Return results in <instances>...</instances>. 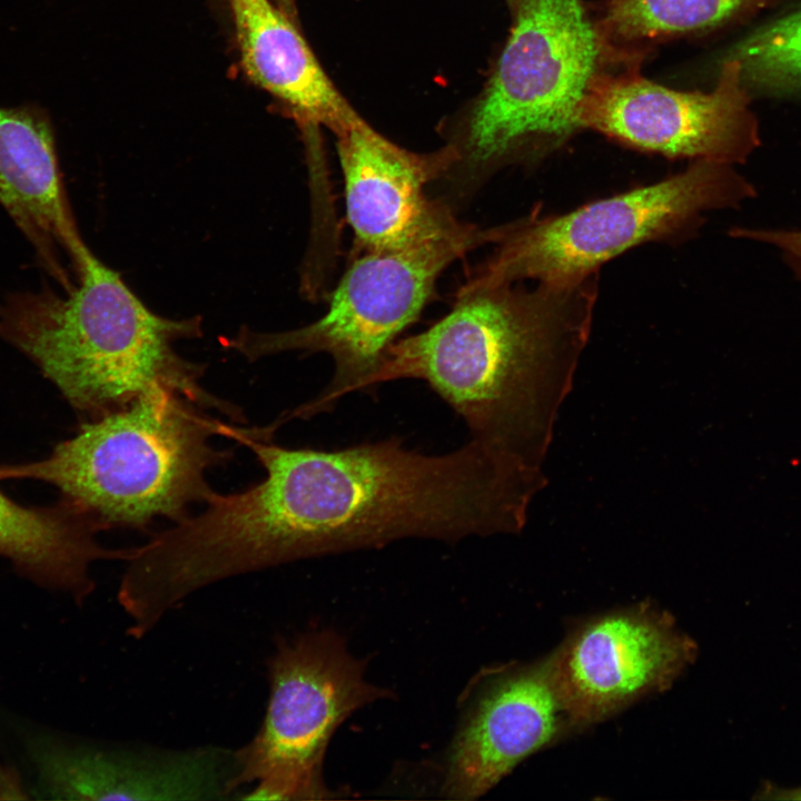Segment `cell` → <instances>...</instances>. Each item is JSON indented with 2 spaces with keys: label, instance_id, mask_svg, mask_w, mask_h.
Listing matches in <instances>:
<instances>
[{
  "label": "cell",
  "instance_id": "obj_1",
  "mask_svg": "<svg viewBox=\"0 0 801 801\" xmlns=\"http://www.w3.org/2000/svg\"><path fill=\"white\" fill-rule=\"evenodd\" d=\"M239 444L265 477L240 492L215 491L178 528L184 560L206 585L404 538L516 533L538 490L532 474L473 439L437 455L398 437L335 451L256 436Z\"/></svg>",
  "mask_w": 801,
  "mask_h": 801
},
{
  "label": "cell",
  "instance_id": "obj_2",
  "mask_svg": "<svg viewBox=\"0 0 801 801\" xmlns=\"http://www.w3.org/2000/svg\"><path fill=\"white\" fill-rule=\"evenodd\" d=\"M536 283L471 277L444 317L388 348L376 385L424 380L464 419L471 439L542 474L556 411L589 339L597 275Z\"/></svg>",
  "mask_w": 801,
  "mask_h": 801
},
{
  "label": "cell",
  "instance_id": "obj_3",
  "mask_svg": "<svg viewBox=\"0 0 801 801\" xmlns=\"http://www.w3.org/2000/svg\"><path fill=\"white\" fill-rule=\"evenodd\" d=\"M200 334L199 319L152 313L93 254L62 295L42 286L0 300V338L28 357L89 421L165 388L247 424L239 406L201 385L206 366L175 350L176 342Z\"/></svg>",
  "mask_w": 801,
  "mask_h": 801
},
{
  "label": "cell",
  "instance_id": "obj_4",
  "mask_svg": "<svg viewBox=\"0 0 801 801\" xmlns=\"http://www.w3.org/2000/svg\"><path fill=\"white\" fill-rule=\"evenodd\" d=\"M253 431L210 416L175 392L157 388L127 407L79 426L43 459L0 466L2 479H36L86 508L108 527L145 530L165 517L177 523L215 492L206 473L228 464L235 442Z\"/></svg>",
  "mask_w": 801,
  "mask_h": 801
},
{
  "label": "cell",
  "instance_id": "obj_5",
  "mask_svg": "<svg viewBox=\"0 0 801 801\" xmlns=\"http://www.w3.org/2000/svg\"><path fill=\"white\" fill-rule=\"evenodd\" d=\"M511 29L462 134L443 182L471 200L502 168L536 161L581 128L580 102L610 69L594 18L582 0H504Z\"/></svg>",
  "mask_w": 801,
  "mask_h": 801
},
{
  "label": "cell",
  "instance_id": "obj_6",
  "mask_svg": "<svg viewBox=\"0 0 801 801\" xmlns=\"http://www.w3.org/2000/svg\"><path fill=\"white\" fill-rule=\"evenodd\" d=\"M512 226L459 221L402 248L364 250L346 268L317 320L277 333L241 330L227 346L249 360L289 350L329 354L335 368L328 385L283 418L329 411L343 396L376 386L388 348L416 322L442 273L467 253L498 244Z\"/></svg>",
  "mask_w": 801,
  "mask_h": 801
},
{
  "label": "cell",
  "instance_id": "obj_7",
  "mask_svg": "<svg viewBox=\"0 0 801 801\" xmlns=\"http://www.w3.org/2000/svg\"><path fill=\"white\" fill-rule=\"evenodd\" d=\"M754 195L733 165L695 160L678 175L570 212L534 211L516 220L472 277L504 283L583 277L634 246L694 231L704 214Z\"/></svg>",
  "mask_w": 801,
  "mask_h": 801
},
{
  "label": "cell",
  "instance_id": "obj_8",
  "mask_svg": "<svg viewBox=\"0 0 801 801\" xmlns=\"http://www.w3.org/2000/svg\"><path fill=\"white\" fill-rule=\"evenodd\" d=\"M267 668L265 716L254 738L235 749L237 799L337 798L323 777L333 734L354 712L390 692L366 679V661L329 630L280 641Z\"/></svg>",
  "mask_w": 801,
  "mask_h": 801
},
{
  "label": "cell",
  "instance_id": "obj_9",
  "mask_svg": "<svg viewBox=\"0 0 801 801\" xmlns=\"http://www.w3.org/2000/svg\"><path fill=\"white\" fill-rule=\"evenodd\" d=\"M642 63L604 69L580 102L581 128L666 157L744 162L760 145L751 92L740 63L724 58L710 91H682L656 83Z\"/></svg>",
  "mask_w": 801,
  "mask_h": 801
},
{
  "label": "cell",
  "instance_id": "obj_10",
  "mask_svg": "<svg viewBox=\"0 0 801 801\" xmlns=\"http://www.w3.org/2000/svg\"><path fill=\"white\" fill-rule=\"evenodd\" d=\"M573 730L551 654L483 669L461 695L441 792L447 799H477Z\"/></svg>",
  "mask_w": 801,
  "mask_h": 801
},
{
  "label": "cell",
  "instance_id": "obj_11",
  "mask_svg": "<svg viewBox=\"0 0 801 801\" xmlns=\"http://www.w3.org/2000/svg\"><path fill=\"white\" fill-rule=\"evenodd\" d=\"M696 652L669 613L639 604L589 619L551 656L565 705L581 730L668 690Z\"/></svg>",
  "mask_w": 801,
  "mask_h": 801
},
{
  "label": "cell",
  "instance_id": "obj_12",
  "mask_svg": "<svg viewBox=\"0 0 801 801\" xmlns=\"http://www.w3.org/2000/svg\"><path fill=\"white\" fill-rule=\"evenodd\" d=\"M39 790L63 800L208 801L237 799L235 749L98 744L46 732L23 738Z\"/></svg>",
  "mask_w": 801,
  "mask_h": 801
},
{
  "label": "cell",
  "instance_id": "obj_13",
  "mask_svg": "<svg viewBox=\"0 0 801 801\" xmlns=\"http://www.w3.org/2000/svg\"><path fill=\"white\" fill-rule=\"evenodd\" d=\"M335 136L346 216L360 251L402 248L461 221L428 192L457 158L452 145L414 152L385 138L360 116Z\"/></svg>",
  "mask_w": 801,
  "mask_h": 801
},
{
  "label": "cell",
  "instance_id": "obj_14",
  "mask_svg": "<svg viewBox=\"0 0 801 801\" xmlns=\"http://www.w3.org/2000/svg\"><path fill=\"white\" fill-rule=\"evenodd\" d=\"M0 205L63 291L92 255L80 236L59 167L52 123L36 105L0 107Z\"/></svg>",
  "mask_w": 801,
  "mask_h": 801
},
{
  "label": "cell",
  "instance_id": "obj_15",
  "mask_svg": "<svg viewBox=\"0 0 801 801\" xmlns=\"http://www.w3.org/2000/svg\"><path fill=\"white\" fill-rule=\"evenodd\" d=\"M230 4L241 66L254 82L283 100L303 125L324 126L337 135L358 117L273 0Z\"/></svg>",
  "mask_w": 801,
  "mask_h": 801
},
{
  "label": "cell",
  "instance_id": "obj_16",
  "mask_svg": "<svg viewBox=\"0 0 801 801\" xmlns=\"http://www.w3.org/2000/svg\"><path fill=\"white\" fill-rule=\"evenodd\" d=\"M108 525L80 505L61 498L56 505H21L0 488V557L37 585L70 595L82 604L95 591L90 566L100 560L127 561L132 547L101 545L97 534Z\"/></svg>",
  "mask_w": 801,
  "mask_h": 801
},
{
  "label": "cell",
  "instance_id": "obj_17",
  "mask_svg": "<svg viewBox=\"0 0 801 801\" xmlns=\"http://www.w3.org/2000/svg\"><path fill=\"white\" fill-rule=\"evenodd\" d=\"M779 0H604L594 18L611 67L643 63L659 43L705 34Z\"/></svg>",
  "mask_w": 801,
  "mask_h": 801
},
{
  "label": "cell",
  "instance_id": "obj_18",
  "mask_svg": "<svg viewBox=\"0 0 801 801\" xmlns=\"http://www.w3.org/2000/svg\"><path fill=\"white\" fill-rule=\"evenodd\" d=\"M748 90L801 92V4L760 26L726 53Z\"/></svg>",
  "mask_w": 801,
  "mask_h": 801
},
{
  "label": "cell",
  "instance_id": "obj_19",
  "mask_svg": "<svg viewBox=\"0 0 801 801\" xmlns=\"http://www.w3.org/2000/svg\"><path fill=\"white\" fill-rule=\"evenodd\" d=\"M732 234L775 248L801 279V229L735 228Z\"/></svg>",
  "mask_w": 801,
  "mask_h": 801
},
{
  "label": "cell",
  "instance_id": "obj_20",
  "mask_svg": "<svg viewBox=\"0 0 801 801\" xmlns=\"http://www.w3.org/2000/svg\"><path fill=\"white\" fill-rule=\"evenodd\" d=\"M26 790L18 772L0 762V800L26 799Z\"/></svg>",
  "mask_w": 801,
  "mask_h": 801
},
{
  "label": "cell",
  "instance_id": "obj_21",
  "mask_svg": "<svg viewBox=\"0 0 801 801\" xmlns=\"http://www.w3.org/2000/svg\"><path fill=\"white\" fill-rule=\"evenodd\" d=\"M756 798L767 800L801 801V787L780 788L767 783L763 784L761 790H759Z\"/></svg>",
  "mask_w": 801,
  "mask_h": 801
},
{
  "label": "cell",
  "instance_id": "obj_22",
  "mask_svg": "<svg viewBox=\"0 0 801 801\" xmlns=\"http://www.w3.org/2000/svg\"><path fill=\"white\" fill-rule=\"evenodd\" d=\"M290 19L295 17L294 0H273Z\"/></svg>",
  "mask_w": 801,
  "mask_h": 801
}]
</instances>
